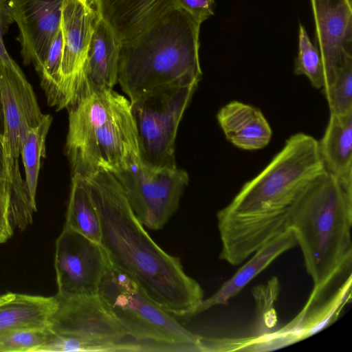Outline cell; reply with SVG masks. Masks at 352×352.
<instances>
[{
    "label": "cell",
    "mask_w": 352,
    "mask_h": 352,
    "mask_svg": "<svg viewBox=\"0 0 352 352\" xmlns=\"http://www.w3.org/2000/svg\"><path fill=\"white\" fill-rule=\"evenodd\" d=\"M57 307L56 296L12 292L0 295V336L20 329L49 326Z\"/></svg>",
    "instance_id": "19"
},
{
    "label": "cell",
    "mask_w": 352,
    "mask_h": 352,
    "mask_svg": "<svg viewBox=\"0 0 352 352\" xmlns=\"http://www.w3.org/2000/svg\"><path fill=\"white\" fill-rule=\"evenodd\" d=\"M109 264V257L100 243L64 227L55 245V296L68 298L98 294Z\"/></svg>",
    "instance_id": "9"
},
{
    "label": "cell",
    "mask_w": 352,
    "mask_h": 352,
    "mask_svg": "<svg viewBox=\"0 0 352 352\" xmlns=\"http://www.w3.org/2000/svg\"><path fill=\"white\" fill-rule=\"evenodd\" d=\"M9 195L6 176L0 178V244L6 242L13 235L8 216Z\"/></svg>",
    "instance_id": "30"
},
{
    "label": "cell",
    "mask_w": 352,
    "mask_h": 352,
    "mask_svg": "<svg viewBox=\"0 0 352 352\" xmlns=\"http://www.w3.org/2000/svg\"><path fill=\"white\" fill-rule=\"evenodd\" d=\"M52 121V116L45 115L37 126L30 129L26 133L21 149L25 185L30 199L35 205L41 161V158L45 157L46 138Z\"/></svg>",
    "instance_id": "24"
},
{
    "label": "cell",
    "mask_w": 352,
    "mask_h": 352,
    "mask_svg": "<svg viewBox=\"0 0 352 352\" xmlns=\"http://www.w3.org/2000/svg\"><path fill=\"white\" fill-rule=\"evenodd\" d=\"M217 119L227 140L240 149L259 150L271 140L269 122L262 111L252 105L231 101L219 109Z\"/></svg>",
    "instance_id": "17"
},
{
    "label": "cell",
    "mask_w": 352,
    "mask_h": 352,
    "mask_svg": "<svg viewBox=\"0 0 352 352\" xmlns=\"http://www.w3.org/2000/svg\"><path fill=\"white\" fill-rule=\"evenodd\" d=\"M296 245L294 232L289 229L266 243L213 295L202 300L195 315L214 306L227 305L230 299L237 295L275 259Z\"/></svg>",
    "instance_id": "18"
},
{
    "label": "cell",
    "mask_w": 352,
    "mask_h": 352,
    "mask_svg": "<svg viewBox=\"0 0 352 352\" xmlns=\"http://www.w3.org/2000/svg\"><path fill=\"white\" fill-rule=\"evenodd\" d=\"M120 46V40L98 14L87 54L80 96L94 90L113 89L118 82Z\"/></svg>",
    "instance_id": "16"
},
{
    "label": "cell",
    "mask_w": 352,
    "mask_h": 352,
    "mask_svg": "<svg viewBox=\"0 0 352 352\" xmlns=\"http://www.w3.org/2000/svg\"><path fill=\"white\" fill-rule=\"evenodd\" d=\"M97 18L91 0H64L60 25L63 50L57 111L67 108L82 91L87 54Z\"/></svg>",
    "instance_id": "10"
},
{
    "label": "cell",
    "mask_w": 352,
    "mask_h": 352,
    "mask_svg": "<svg viewBox=\"0 0 352 352\" xmlns=\"http://www.w3.org/2000/svg\"><path fill=\"white\" fill-rule=\"evenodd\" d=\"M351 276L344 282L333 296L318 308L302 309L298 316L287 326L270 333L276 346L293 343L307 338L336 320L341 309L351 298Z\"/></svg>",
    "instance_id": "20"
},
{
    "label": "cell",
    "mask_w": 352,
    "mask_h": 352,
    "mask_svg": "<svg viewBox=\"0 0 352 352\" xmlns=\"http://www.w3.org/2000/svg\"><path fill=\"white\" fill-rule=\"evenodd\" d=\"M18 26L16 37L23 64L38 72L60 30L64 0H8Z\"/></svg>",
    "instance_id": "12"
},
{
    "label": "cell",
    "mask_w": 352,
    "mask_h": 352,
    "mask_svg": "<svg viewBox=\"0 0 352 352\" xmlns=\"http://www.w3.org/2000/svg\"><path fill=\"white\" fill-rule=\"evenodd\" d=\"M352 182L325 170L302 189L290 210L287 229L295 236L314 283L307 303L317 302L351 266Z\"/></svg>",
    "instance_id": "3"
},
{
    "label": "cell",
    "mask_w": 352,
    "mask_h": 352,
    "mask_svg": "<svg viewBox=\"0 0 352 352\" xmlns=\"http://www.w3.org/2000/svg\"><path fill=\"white\" fill-rule=\"evenodd\" d=\"M9 195L8 216L13 229L25 230L33 222L36 211L21 177L18 160L6 153V173Z\"/></svg>",
    "instance_id": "23"
},
{
    "label": "cell",
    "mask_w": 352,
    "mask_h": 352,
    "mask_svg": "<svg viewBox=\"0 0 352 352\" xmlns=\"http://www.w3.org/2000/svg\"><path fill=\"white\" fill-rule=\"evenodd\" d=\"M175 4L201 24L214 14V0H173Z\"/></svg>",
    "instance_id": "29"
},
{
    "label": "cell",
    "mask_w": 352,
    "mask_h": 352,
    "mask_svg": "<svg viewBox=\"0 0 352 352\" xmlns=\"http://www.w3.org/2000/svg\"><path fill=\"white\" fill-rule=\"evenodd\" d=\"M310 1L316 26V47L324 67V89L333 82L345 58L352 55L351 0Z\"/></svg>",
    "instance_id": "13"
},
{
    "label": "cell",
    "mask_w": 352,
    "mask_h": 352,
    "mask_svg": "<svg viewBox=\"0 0 352 352\" xmlns=\"http://www.w3.org/2000/svg\"><path fill=\"white\" fill-rule=\"evenodd\" d=\"M56 299L58 307L49 324L54 333L85 340L129 342L126 341L129 336L99 294Z\"/></svg>",
    "instance_id": "11"
},
{
    "label": "cell",
    "mask_w": 352,
    "mask_h": 352,
    "mask_svg": "<svg viewBox=\"0 0 352 352\" xmlns=\"http://www.w3.org/2000/svg\"><path fill=\"white\" fill-rule=\"evenodd\" d=\"M64 227L100 243L102 230L98 211L84 180L78 176H72Z\"/></svg>",
    "instance_id": "22"
},
{
    "label": "cell",
    "mask_w": 352,
    "mask_h": 352,
    "mask_svg": "<svg viewBox=\"0 0 352 352\" xmlns=\"http://www.w3.org/2000/svg\"><path fill=\"white\" fill-rule=\"evenodd\" d=\"M200 25L174 4L121 43L118 82L131 102L158 88L199 83Z\"/></svg>",
    "instance_id": "4"
},
{
    "label": "cell",
    "mask_w": 352,
    "mask_h": 352,
    "mask_svg": "<svg viewBox=\"0 0 352 352\" xmlns=\"http://www.w3.org/2000/svg\"><path fill=\"white\" fill-rule=\"evenodd\" d=\"M14 22L8 0H0V60L19 75H24L19 65L8 53L3 43V36Z\"/></svg>",
    "instance_id": "28"
},
{
    "label": "cell",
    "mask_w": 352,
    "mask_h": 352,
    "mask_svg": "<svg viewBox=\"0 0 352 352\" xmlns=\"http://www.w3.org/2000/svg\"><path fill=\"white\" fill-rule=\"evenodd\" d=\"M198 84L154 89L131 102L142 163L176 167L175 143L178 126Z\"/></svg>",
    "instance_id": "7"
},
{
    "label": "cell",
    "mask_w": 352,
    "mask_h": 352,
    "mask_svg": "<svg viewBox=\"0 0 352 352\" xmlns=\"http://www.w3.org/2000/svg\"><path fill=\"white\" fill-rule=\"evenodd\" d=\"M82 179L98 211L100 243L111 263L165 311L180 317L194 316L204 300L202 287L185 273L179 258L152 239L115 175L100 172Z\"/></svg>",
    "instance_id": "2"
},
{
    "label": "cell",
    "mask_w": 352,
    "mask_h": 352,
    "mask_svg": "<svg viewBox=\"0 0 352 352\" xmlns=\"http://www.w3.org/2000/svg\"><path fill=\"white\" fill-rule=\"evenodd\" d=\"M120 41L133 38L175 4L173 0H91Z\"/></svg>",
    "instance_id": "15"
},
{
    "label": "cell",
    "mask_w": 352,
    "mask_h": 352,
    "mask_svg": "<svg viewBox=\"0 0 352 352\" xmlns=\"http://www.w3.org/2000/svg\"><path fill=\"white\" fill-rule=\"evenodd\" d=\"M294 74L304 75L316 89H322L324 67L318 50L311 43L305 27L300 23L298 52L295 60Z\"/></svg>",
    "instance_id": "25"
},
{
    "label": "cell",
    "mask_w": 352,
    "mask_h": 352,
    "mask_svg": "<svg viewBox=\"0 0 352 352\" xmlns=\"http://www.w3.org/2000/svg\"><path fill=\"white\" fill-rule=\"evenodd\" d=\"M318 144L324 170L341 180L352 182V111L330 113Z\"/></svg>",
    "instance_id": "21"
},
{
    "label": "cell",
    "mask_w": 352,
    "mask_h": 352,
    "mask_svg": "<svg viewBox=\"0 0 352 352\" xmlns=\"http://www.w3.org/2000/svg\"><path fill=\"white\" fill-rule=\"evenodd\" d=\"M0 98L6 153L18 160L28 131L45 115L38 106L25 75H19L0 60Z\"/></svg>",
    "instance_id": "14"
},
{
    "label": "cell",
    "mask_w": 352,
    "mask_h": 352,
    "mask_svg": "<svg viewBox=\"0 0 352 352\" xmlns=\"http://www.w3.org/2000/svg\"><path fill=\"white\" fill-rule=\"evenodd\" d=\"M6 173V150L3 132L0 130V178Z\"/></svg>",
    "instance_id": "31"
},
{
    "label": "cell",
    "mask_w": 352,
    "mask_h": 352,
    "mask_svg": "<svg viewBox=\"0 0 352 352\" xmlns=\"http://www.w3.org/2000/svg\"><path fill=\"white\" fill-rule=\"evenodd\" d=\"M53 332L50 326L14 331L0 336V352H36Z\"/></svg>",
    "instance_id": "27"
},
{
    "label": "cell",
    "mask_w": 352,
    "mask_h": 352,
    "mask_svg": "<svg viewBox=\"0 0 352 352\" xmlns=\"http://www.w3.org/2000/svg\"><path fill=\"white\" fill-rule=\"evenodd\" d=\"M322 91L330 113L342 115L352 111V55L345 58L333 82Z\"/></svg>",
    "instance_id": "26"
},
{
    "label": "cell",
    "mask_w": 352,
    "mask_h": 352,
    "mask_svg": "<svg viewBox=\"0 0 352 352\" xmlns=\"http://www.w3.org/2000/svg\"><path fill=\"white\" fill-rule=\"evenodd\" d=\"M65 153L72 176L114 174L141 162L130 100L113 89L79 96L67 108Z\"/></svg>",
    "instance_id": "5"
},
{
    "label": "cell",
    "mask_w": 352,
    "mask_h": 352,
    "mask_svg": "<svg viewBox=\"0 0 352 352\" xmlns=\"http://www.w3.org/2000/svg\"><path fill=\"white\" fill-rule=\"evenodd\" d=\"M98 294L127 335L136 342H144L150 351H204L201 337L154 303L110 261Z\"/></svg>",
    "instance_id": "6"
},
{
    "label": "cell",
    "mask_w": 352,
    "mask_h": 352,
    "mask_svg": "<svg viewBox=\"0 0 352 352\" xmlns=\"http://www.w3.org/2000/svg\"><path fill=\"white\" fill-rule=\"evenodd\" d=\"M324 170L318 140L304 133L291 135L270 162L217 212L220 259L239 265L286 231L297 197Z\"/></svg>",
    "instance_id": "1"
},
{
    "label": "cell",
    "mask_w": 352,
    "mask_h": 352,
    "mask_svg": "<svg viewBox=\"0 0 352 352\" xmlns=\"http://www.w3.org/2000/svg\"><path fill=\"white\" fill-rule=\"evenodd\" d=\"M3 113H2V108L1 103V98H0V130L3 132Z\"/></svg>",
    "instance_id": "32"
},
{
    "label": "cell",
    "mask_w": 352,
    "mask_h": 352,
    "mask_svg": "<svg viewBox=\"0 0 352 352\" xmlns=\"http://www.w3.org/2000/svg\"><path fill=\"white\" fill-rule=\"evenodd\" d=\"M140 223L148 229H162L177 210L189 182L184 170L152 167L140 162L113 174Z\"/></svg>",
    "instance_id": "8"
}]
</instances>
